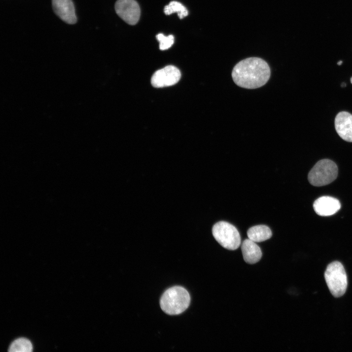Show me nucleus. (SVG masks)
Instances as JSON below:
<instances>
[{"label":"nucleus","mask_w":352,"mask_h":352,"mask_svg":"<svg viewBox=\"0 0 352 352\" xmlns=\"http://www.w3.org/2000/svg\"><path fill=\"white\" fill-rule=\"evenodd\" d=\"M270 76L267 63L258 57H250L238 63L233 67L232 77L238 86L255 89L264 85Z\"/></svg>","instance_id":"1"},{"label":"nucleus","mask_w":352,"mask_h":352,"mask_svg":"<svg viewBox=\"0 0 352 352\" xmlns=\"http://www.w3.org/2000/svg\"><path fill=\"white\" fill-rule=\"evenodd\" d=\"M190 303L188 291L181 286H174L167 289L160 301L161 309L169 315L179 314L185 311Z\"/></svg>","instance_id":"2"},{"label":"nucleus","mask_w":352,"mask_h":352,"mask_svg":"<svg viewBox=\"0 0 352 352\" xmlns=\"http://www.w3.org/2000/svg\"><path fill=\"white\" fill-rule=\"evenodd\" d=\"M324 276L328 287L333 296L339 297L344 294L348 280L344 266L340 262L335 261L330 264Z\"/></svg>","instance_id":"3"},{"label":"nucleus","mask_w":352,"mask_h":352,"mask_svg":"<svg viewBox=\"0 0 352 352\" xmlns=\"http://www.w3.org/2000/svg\"><path fill=\"white\" fill-rule=\"evenodd\" d=\"M338 168L332 160L324 159L319 160L313 167L308 175L310 183L315 186H322L332 182L337 177Z\"/></svg>","instance_id":"4"},{"label":"nucleus","mask_w":352,"mask_h":352,"mask_svg":"<svg viewBox=\"0 0 352 352\" xmlns=\"http://www.w3.org/2000/svg\"><path fill=\"white\" fill-rule=\"evenodd\" d=\"M212 234L218 242L227 249L236 250L241 244V236L238 230L228 222L220 221L216 223L212 228Z\"/></svg>","instance_id":"5"},{"label":"nucleus","mask_w":352,"mask_h":352,"mask_svg":"<svg viewBox=\"0 0 352 352\" xmlns=\"http://www.w3.org/2000/svg\"><path fill=\"white\" fill-rule=\"evenodd\" d=\"M180 77L181 73L178 68L173 66H168L156 71L151 82L155 88H163L175 85Z\"/></svg>","instance_id":"6"},{"label":"nucleus","mask_w":352,"mask_h":352,"mask_svg":"<svg viewBox=\"0 0 352 352\" xmlns=\"http://www.w3.org/2000/svg\"><path fill=\"white\" fill-rule=\"evenodd\" d=\"M115 10L117 14L129 24L134 25L139 20L140 9L135 0H117Z\"/></svg>","instance_id":"7"},{"label":"nucleus","mask_w":352,"mask_h":352,"mask_svg":"<svg viewBox=\"0 0 352 352\" xmlns=\"http://www.w3.org/2000/svg\"><path fill=\"white\" fill-rule=\"evenodd\" d=\"M54 12L63 21L68 24L77 22L75 8L72 0H52Z\"/></svg>","instance_id":"8"},{"label":"nucleus","mask_w":352,"mask_h":352,"mask_svg":"<svg viewBox=\"0 0 352 352\" xmlns=\"http://www.w3.org/2000/svg\"><path fill=\"white\" fill-rule=\"evenodd\" d=\"M313 208L319 216H329L335 214L341 208L339 201L333 197L323 196L314 202Z\"/></svg>","instance_id":"9"},{"label":"nucleus","mask_w":352,"mask_h":352,"mask_svg":"<svg viewBox=\"0 0 352 352\" xmlns=\"http://www.w3.org/2000/svg\"><path fill=\"white\" fill-rule=\"evenodd\" d=\"M335 128L339 136L348 142H352V115L347 111L338 113L335 118Z\"/></svg>","instance_id":"10"},{"label":"nucleus","mask_w":352,"mask_h":352,"mask_svg":"<svg viewBox=\"0 0 352 352\" xmlns=\"http://www.w3.org/2000/svg\"><path fill=\"white\" fill-rule=\"evenodd\" d=\"M241 249L243 259L247 264H256L262 258V253L260 247L249 239H246L242 242Z\"/></svg>","instance_id":"11"},{"label":"nucleus","mask_w":352,"mask_h":352,"mask_svg":"<svg viewBox=\"0 0 352 352\" xmlns=\"http://www.w3.org/2000/svg\"><path fill=\"white\" fill-rule=\"evenodd\" d=\"M247 235L250 240L259 242L270 239L272 236V232L265 225H257L249 228Z\"/></svg>","instance_id":"12"},{"label":"nucleus","mask_w":352,"mask_h":352,"mask_svg":"<svg viewBox=\"0 0 352 352\" xmlns=\"http://www.w3.org/2000/svg\"><path fill=\"white\" fill-rule=\"evenodd\" d=\"M164 11L165 14L167 15L177 13L180 19L184 18L188 14V11L186 8L181 3L176 1H172L166 5Z\"/></svg>","instance_id":"13"},{"label":"nucleus","mask_w":352,"mask_h":352,"mask_svg":"<svg viewBox=\"0 0 352 352\" xmlns=\"http://www.w3.org/2000/svg\"><path fill=\"white\" fill-rule=\"evenodd\" d=\"M32 345L28 339L20 338L14 340L10 345L8 351L10 352H30Z\"/></svg>","instance_id":"14"},{"label":"nucleus","mask_w":352,"mask_h":352,"mask_svg":"<svg viewBox=\"0 0 352 352\" xmlns=\"http://www.w3.org/2000/svg\"><path fill=\"white\" fill-rule=\"evenodd\" d=\"M156 37L159 42V49L162 50L169 48L174 42V37L172 35L166 36L162 33H159L156 36Z\"/></svg>","instance_id":"15"},{"label":"nucleus","mask_w":352,"mask_h":352,"mask_svg":"<svg viewBox=\"0 0 352 352\" xmlns=\"http://www.w3.org/2000/svg\"><path fill=\"white\" fill-rule=\"evenodd\" d=\"M342 62L341 61H339V62L337 63V64H338V65H340L342 64Z\"/></svg>","instance_id":"16"},{"label":"nucleus","mask_w":352,"mask_h":352,"mask_svg":"<svg viewBox=\"0 0 352 352\" xmlns=\"http://www.w3.org/2000/svg\"><path fill=\"white\" fill-rule=\"evenodd\" d=\"M351 82L352 84V77L351 78Z\"/></svg>","instance_id":"17"}]
</instances>
